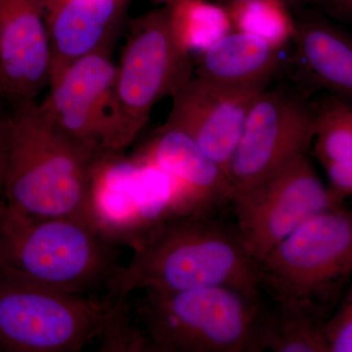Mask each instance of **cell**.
Returning a JSON list of instances; mask_svg holds the SVG:
<instances>
[{
    "mask_svg": "<svg viewBox=\"0 0 352 352\" xmlns=\"http://www.w3.org/2000/svg\"><path fill=\"white\" fill-rule=\"evenodd\" d=\"M107 284L111 300L135 291L228 287L263 298L256 263L234 224L217 214L185 212L157 223L131 247Z\"/></svg>",
    "mask_w": 352,
    "mask_h": 352,
    "instance_id": "cell-1",
    "label": "cell"
},
{
    "mask_svg": "<svg viewBox=\"0 0 352 352\" xmlns=\"http://www.w3.org/2000/svg\"><path fill=\"white\" fill-rule=\"evenodd\" d=\"M12 109L6 120V205L30 217H71L94 226L90 192L104 152L58 129L36 101Z\"/></svg>",
    "mask_w": 352,
    "mask_h": 352,
    "instance_id": "cell-2",
    "label": "cell"
},
{
    "mask_svg": "<svg viewBox=\"0 0 352 352\" xmlns=\"http://www.w3.org/2000/svg\"><path fill=\"white\" fill-rule=\"evenodd\" d=\"M263 298L228 287L152 291L132 303L148 352H263Z\"/></svg>",
    "mask_w": 352,
    "mask_h": 352,
    "instance_id": "cell-3",
    "label": "cell"
},
{
    "mask_svg": "<svg viewBox=\"0 0 352 352\" xmlns=\"http://www.w3.org/2000/svg\"><path fill=\"white\" fill-rule=\"evenodd\" d=\"M91 224L34 217L0 201V271L67 293L87 295L119 267L113 248Z\"/></svg>",
    "mask_w": 352,
    "mask_h": 352,
    "instance_id": "cell-4",
    "label": "cell"
},
{
    "mask_svg": "<svg viewBox=\"0 0 352 352\" xmlns=\"http://www.w3.org/2000/svg\"><path fill=\"white\" fill-rule=\"evenodd\" d=\"M256 263L272 305L326 320L351 287V210L344 205L314 215Z\"/></svg>",
    "mask_w": 352,
    "mask_h": 352,
    "instance_id": "cell-5",
    "label": "cell"
},
{
    "mask_svg": "<svg viewBox=\"0 0 352 352\" xmlns=\"http://www.w3.org/2000/svg\"><path fill=\"white\" fill-rule=\"evenodd\" d=\"M109 103L104 152L124 153L153 109L194 76L193 55L173 36L168 6L129 19Z\"/></svg>",
    "mask_w": 352,
    "mask_h": 352,
    "instance_id": "cell-6",
    "label": "cell"
},
{
    "mask_svg": "<svg viewBox=\"0 0 352 352\" xmlns=\"http://www.w3.org/2000/svg\"><path fill=\"white\" fill-rule=\"evenodd\" d=\"M110 302L0 271V352H76L99 339Z\"/></svg>",
    "mask_w": 352,
    "mask_h": 352,
    "instance_id": "cell-7",
    "label": "cell"
},
{
    "mask_svg": "<svg viewBox=\"0 0 352 352\" xmlns=\"http://www.w3.org/2000/svg\"><path fill=\"white\" fill-rule=\"evenodd\" d=\"M314 131L309 98L292 85L265 88L252 102L231 157L228 178L233 194L263 182L308 154Z\"/></svg>",
    "mask_w": 352,
    "mask_h": 352,
    "instance_id": "cell-8",
    "label": "cell"
},
{
    "mask_svg": "<svg viewBox=\"0 0 352 352\" xmlns=\"http://www.w3.org/2000/svg\"><path fill=\"white\" fill-rule=\"evenodd\" d=\"M176 214H180L177 198L168 176L122 153L101 155L92 177L90 217L109 243L131 248Z\"/></svg>",
    "mask_w": 352,
    "mask_h": 352,
    "instance_id": "cell-9",
    "label": "cell"
},
{
    "mask_svg": "<svg viewBox=\"0 0 352 352\" xmlns=\"http://www.w3.org/2000/svg\"><path fill=\"white\" fill-rule=\"evenodd\" d=\"M243 245L256 263L314 215L336 207L308 154L231 198ZM344 206V205H342Z\"/></svg>",
    "mask_w": 352,
    "mask_h": 352,
    "instance_id": "cell-10",
    "label": "cell"
},
{
    "mask_svg": "<svg viewBox=\"0 0 352 352\" xmlns=\"http://www.w3.org/2000/svg\"><path fill=\"white\" fill-rule=\"evenodd\" d=\"M264 89L215 85L193 76L171 96L173 106L164 124L193 139L228 177L245 118Z\"/></svg>",
    "mask_w": 352,
    "mask_h": 352,
    "instance_id": "cell-11",
    "label": "cell"
},
{
    "mask_svg": "<svg viewBox=\"0 0 352 352\" xmlns=\"http://www.w3.org/2000/svg\"><path fill=\"white\" fill-rule=\"evenodd\" d=\"M116 64L112 51L76 60L50 76L39 109L66 135L104 152Z\"/></svg>",
    "mask_w": 352,
    "mask_h": 352,
    "instance_id": "cell-12",
    "label": "cell"
},
{
    "mask_svg": "<svg viewBox=\"0 0 352 352\" xmlns=\"http://www.w3.org/2000/svg\"><path fill=\"white\" fill-rule=\"evenodd\" d=\"M44 0H0V100L36 101L50 78Z\"/></svg>",
    "mask_w": 352,
    "mask_h": 352,
    "instance_id": "cell-13",
    "label": "cell"
},
{
    "mask_svg": "<svg viewBox=\"0 0 352 352\" xmlns=\"http://www.w3.org/2000/svg\"><path fill=\"white\" fill-rule=\"evenodd\" d=\"M131 157L170 178L180 214H217L230 204L233 191L226 173L193 139L175 127H157Z\"/></svg>",
    "mask_w": 352,
    "mask_h": 352,
    "instance_id": "cell-14",
    "label": "cell"
},
{
    "mask_svg": "<svg viewBox=\"0 0 352 352\" xmlns=\"http://www.w3.org/2000/svg\"><path fill=\"white\" fill-rule=\"evenodd\" d=\"M293 54L286 63L292 87L307 98L323 90L352 99V41L346 32L317 14L295 18Z\"/></svg>",
    "mask_w": 352,
    "mask_h": 352,
    "instance_id": "cell-15",
    "label": "cell"
},
{
    "mask_svg": "<svg viewBox=\"0 0 352 352\" xmlns=\"http://www.w3.org/2000/svg\"><path fill=\"white\" fill-rule=\"evenodd\" d=\"M131 1L44 0L50 46V76L80 58L112 51L126 28Z\"/></svg>",
    "mask_w": 352,
    "mask_h": 352,
    "instance_id": "cell-16",
    "label": "cell"
},
{
    "mask_svg": "<svg viewBox=\"0 0 352 352\" xmlns=\"http://www.w3.org/2000/svg\"><path fill=\"white\" fill-rule=\"evenodd\" d=\"M284 48L232 30L194 59V76L226 87L266 88L286 69Z\"/></svg>",
    "mask_w": 352,
    "mask_h": 352,
    "instance_id": "cell-17",
    "label": "cell"
},
{
    "mask_svg": "<svg viewBox=\"0 0 352 352\" xmlns=\"http://www.w3.org/2000/svg\"><path fill=\"white\" fill-rule=\"evenodd\" d=\"M325 319L296 308L266 307L261 324V351L329 352L323 336Z\"/></svg>",
    "mask_w": 352,
    "mask_h": 352,
    "instance_id": "cell-18",
    "label": "cell"
},
{
    "mask_svg": "<svg viewBox=\"0 0 352 352\" xmlns=\"http://www.w3.org/2000/svg\"><path fill=\"white\" fill-rule=\"evenodd\" d=\"M168 10L176 41L191 55L207 50L233 30L226 7L212 0H175Z\"/></svg>",
    "mask_w": 352,
    "mask_h": 352,
    "instance_id": "cell-19",
    "label": "cell"
},
{
    "mask_svg": "<svg viewBox=\"0 0 352 352\" xmlns=\"http://www.w3.org/2000/svg\"><path fill=\"white\" fill-rule=\"evenodd\" d=\"M314 111V155L322 166L352 162L351 102L325 94L311 102Z\"/></svg>",
    "mask_w": 352,
    "mask_h": 352,
    "instance_id": "cell-20",
    "label": "cell"
},
{
    "mask_svg": "<svg viewBox=\"0 0 352 352\" xmlns=\"http://www.w3.org/2000/svg\"><path fill=\"white\" fill-rule=\"evenodd\" d=\"M234 31L248 32L286 47L295 31V18L281 0H249L224 6Z\"/></svg>",
    "mask_w": 352,
    "mask_h": 352,
    "instance_id": "cell-21",
    "label": "cell"
},
{
    "mask_svg": "<svg viewBox=\"0 0 352 352\" xmlns=\"http://www.w3.org/2000/svg\"><path fill=\"white\" fill-rule=\"evenodd\" d=\"M329 352L352 351V288L346 289L339 305L323 324Z\"/></svg>",
    "mask_w": 352,
    "mask_h": 352,
    "instance_id": "cell-22",
    "label": "cell"
},
{
    "mask_svg": "<svg viewBox=\"0 0 352 352\" xmlns=\"http://www.w3.org/2000/svg\"><path fill=\"white\" fill-rule=\"evenodd\" d=\"M327 173L329 195L338 206L352 196V162L331 163L323 166Z\"/></svg>",
    "mask_w": 352,
    "mask_h": 352,
    "instance_id": "cell-23",
    "label": "cell"
},
{
    "mask_svg": "<svg viewBox=\"0 0 352 352\" xmlns=\"http://www.w3.org/2000/svg\"><path fill=\"white\" fill-rule=\"evenodd\" d=\"M324 12L340 21L349 22L352 17V0H310Z\"/></svg>",
    "mask_w": 352,
    "mask_h": 352,
    "instance_id": "cell-24",
    "label": "cell"
},
{
    "mask_svg": "<svg viewBox=\"0 0 352 352\" xmlns=\"http://www.w3.org/2000/svg\"><path fill=\"white\" fill-rule=\"evenodd\" d=\"M7 164V136L6 120L0 122V201H4Z\"/></svg>",
    "mask_w": 352,
    "mask_h": 352,
    "instance_id": "cell-25",
    "label": "cell"
},
{
    "mask_svg": "<svg viewBox=\"0 0 352 352\" xmlns=\"http://www.w3.org/2000/svg\"><path fill=\"white\" fill-rule=\"evenodd\" d=\"M212 1L217 2L222 6H227L229 4L238 3V2L249 1V0H212ZM285 4L289 6L291 10L300 11L305 6H309L310 0H281Z\"/></svg>",
    "mask_w": 352,
    "mask_h": 352,
    "instance_id": "cell-26",
    "label": "cell"
},
{
    "mask_svg": "<svg viewBox=\"0 0 352 352\" xmlns=\"http://www.w3.org/2000/svg\"><path fill=\"white\" fill-rule=\"evenodd\" d=\"M151 1L155 2V3L162 4V6H170L175 0H151Z\"/></svg>",
    "mask_w": 352,
    "mask_h": 352,
    "instance_id": "cell-27",
    "label": "cell"
}]
</instances>
